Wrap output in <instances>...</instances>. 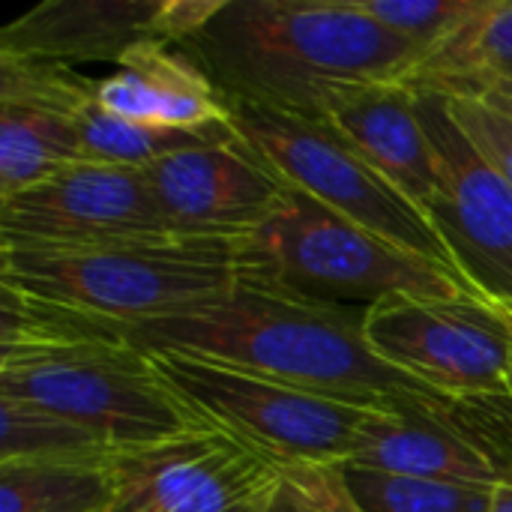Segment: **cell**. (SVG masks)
<instances>
[{"mask_svg":"<svg viewBox=\"0 0 512 512\" xmlns=\"http://www.w3.org/2000/svg\"><path fill=\"white\" fill-rule=\"evenodd\" d=\"M144 351H186L372 411H399L444 393L390 366L366 339L363 312L306 297L273 276L246 279L219 303L117 327Z\"/></svg>","mask_w":512,"mask_h":512,"instance_id":"6da1fadb","label":"cell"},{"mask_svg":"<svg viewBox=\"0 0 512 512\" xmlns=\"http://www.w3.org/2000/svg\"><path fill=\"white\" fill-rule=\"evenodd\" d=\"M0 288V396L42 405L114 450H141L210 426L114 324Z\"/></svg>","mask_w":512,"mask_h":512,"instance_id":"7a4b0ae2","label":"cell"},{"mask_svg":"<svg viewBox=\"0 0 512 512\" xmlns=\"http://www.w3.org/2000/svg\"><path fill=\"white\" fill-rule=\"evenodd\" d=\"M222 99H246L321 120L324 96L345 84L411 81L420 51L354 0H225L180 45Z\"/></svg>","mask_w":512,"mask_h":512,"instance_id":"3957f363","label":"cell"},{"mask_svg":"<svg viewBox=\"0 0 512 512\" xmlns=\"http://www.w3.org/2000/svg\"><path fill=\"white\" fill-rule=\"evenodd\" d=\"M270 276L252 237H144L105 246L0 243V285L132 327L174 318Z\"/></svg>","mask_w":512,"mask_h":512,"instance_id":"277c9868","label":"cell"},{"mask_svg":"<svg viewBox=\"0 0 512 512\" xmlns=\"http://www.w3.org/2000/svg\"><path fill=\"white\" fill-rule=\"evenodd\" d=\"M147 354L186 408L279 465H348L363 450L372 408L327 399L201 354L168 348Z\"/></svg>","mask_w":512,"mask_h":512,"instance_id":"5b68a950","label":"cell"},{"mask_svg":"<svg viewBox=\"0 0 512 512\" xmlns=\"http://www.w3.org/2000/svg\"><path fill=\"white\" fill-rule=\"evenodd\" d=\"M225 108L234 132L291 189L405 252L459 270L429 216L324 120L246 99H225Z\"/></svg>","mask_w":512,"mask_h":512,"instance_id":"8992f818","label":"cell"},{"mask_svg":"<svg viewBox=\"0 0 512 512\" xmlns=\"http://www.w3.org/2000/svg\"><path fill=\"white\" fill-rule=\"evenodd\" d=\"M252 243L276 282L327 303L369 309L390 294H480L459 270L405 252L297 189Z\"/></svg>","mask_w":512,"mask_h":512,"instance_id":"52a82bcc","label":"cell"},{"mask_svg":"<svg viewBox=\"0 0 512 512\" xmlns=\"http://www.w3.org/2000/svg\"><path fill=\"white\" fill-rule=\"evenodd\" d=\"M375 354L444 396L507 393L512 309L483 294H390L363 309Z\"/></svg>","mask_w":512,"mask_h":512,"instance_id":"ba28073f","label":"cell"},{"mask_svg":"<svg viewBox=\"0 0 512 512\" xmlns=\"http://www.w3.org/2000/svg\"><path fill=\"white\" fill-rule=\"evenodd\" d=\"M417 111L438 168L426 216L459 273L483 297L512 309V186L462 132L444 93L417 87Z\"/></svg>","mask_w":512,"mask_h":512,"instance_id":"9c48e42d","label":"cell"},{"mask_svg":"<svg viewBox=\"0 0 512 512\" xmlns=\"http://www.w3.org/2000/svg\"><path fill=\"white\" fill-rule=\"evenodd\" d=\"M279 462L216 426L120 450L111 459L105 512H267Z\"/></svg>","mask_w":512,"mask_h":512,"instance_id":"30bf717a","label":"cell"},{"mask_svg":"<svg viewBox=\"0 0 512 512\" xmlns=\"http://www.w3.org/2000/svg\"><path fill=\"white\" fill-rule=\"evenodd\" d=\"M354 465L501 489L512 486V399L438 396L375 411Z\"/></svg>","mask_w":512,"mask_h":512,"instance_id":"8fae6325","label":"cell"},{"mask_svg":"<svg viewBox=\"0 0 512 512\" xmlns=\"http://www.w3.org/2000/svg\"><path fill=\"white\" fill-rule=\"evenodd\" d=\"M171 234L144 168L132 165L84 159L0 201V243L15 246H105Z\"/></svg>","mask_w":512,"mask_h":512,"instance_id":"7c38bea8","label":"cell"},{"mask_svg":"<svg viewBox=\"0 0 512 512\" xmlns=\"http://www.w3.org/2000/svg\"><path fill=\"white\" fill-rule=\"evenodd\" d=\"M144 174L165 222L180 237H255L291 192L237 132L162 156Z\"/></svg>","mask_w":512,"mask_h":512,"instance_id":"4fadbf2b","label":"cell"},{"mask_svg":"<svg viewBox=\"0 0 512 512\" xmlns=\"http://www.w3.org/2000/svg\"><path fill=\"white\" fill-rule=\"evenodd\" d=\"M96 84L72 66L0 54V201L87 159L75 117Z\"/></svg>","mask_w":512,"mask_h":512,"instance_id":"5bb4252c","label":"cell"},{"mask_svg":"<svg viewBox=\"0 0 512 512\" xmlns=\"http://www.w3.org/2000/svg\"><path fill=\"white\" fill-rule=\"evenodd\" d=\"M321 120L426 213L438 168L411 81L336 87L324 96Z\"/></svg>","mask_w":512,"mask_h":512,"instance_id":"9a60e30c","label":"cell"},{"mask_svg":"<svg viewBox=\"0 0 512 512\" xmlns=\"http://www.w3.org/2000/svg\"><path fill=\"white\" fill-rule=\"evenodd\" d=\"M159 12L162 0H42L3 27L0 54L120 66L138 45L165 42Z\"/></svg>","mask_w":512,"mask_h":512,"instance_id":"2e32d148","label":"cell"},{"mask_svg":"<svg viewBox=\"0 0 512 512\" xmlns=\"http://www.w3.org/2000/svg\"><path fill=\"white\" fill-rule=\"evenodd\" d=\"M96 102L126 120L171 129H222L228 108L207 72L180 48L165 42L138 45L114 75L99 78Z\"/></svg>","mask_w":512,"mask_h":512,"instance_id":"e0dca14e","label":"cell"},{"mask_svg":"<svg viewBox=\"0 0 512 512\" xmlns=\"http://www.w3.org/2000/svg\"><path fill=\"white\" fill-rule=\"evenodd\" d=\"M498 78H512V0H489L474 21L417 66L411 84L462 96Z\"/></svg>","mask_w":512,"mask_h":512,"instance_id":"ac0fdd59","label":"cell"},{"mask_svg":"<svg viewBox=\"0 0 512 512\" xmlns=\"http://www.w3.org/2000/svg\"><path fill=\"white\" fill-rule=\"evenodd\" d=\"M111 459L0 465V512H105Z\"/></svg>","mask_w":512,"mask_h":512,"instance_id":"d6986e66","label":"cell"},{"mask_svg":"<svg viewBox=\"0 0 512 512\" xmlns=\"http://www.w3.org/2000/svg\"><path fill=\"white\" fill-rule=\"evenodd\" d=\"M75 126H78L87 159L132 165V168H147L162 156H171L177 150H186V147H195V144H204V141L234 132L231 123L222 129H171V126L126 120V117L105 111L96 102V96L78 111Z\"/></svg>","mask_w":512,"mask_h":512,"instance_id":"ffe728a7","label":"cell"},{"mask_svg":"<svg viewBox=\"0 0 512 512\" xmlns=\"http://www.w3.org/2000/svg\"><path fill=\"white\" fill-rule=\"evenodd\" d=\"M114 453L120 450L48 408L27 399L0 396V465L108 459Z\"/></svg>","mask_w":512,"mask_h":512,"instance_id":"44dd1931","label":"cell"},{"mask_svg":"<svg viewBox=\"0 0 512 512\" xmlns=\"http://www.w3.org/2000/svg\"><path fill=\"white\" fill-rule=\"evenodd\" d=\"M345 480L363 512H492L495 489L420 474L345 465Z\"/></svg>","mask_w":512,"mask_h":512,"instance_id":"7402d4cb","label":"cell"},{"mask_svg":"<svg viewBox=\"0 0 512 512\" xmlns=\"http://www.w3.org/2000/svg\"><path fill=\"white\" fill-rule=\"evenodd\" d=\"M369 18L411 42L426 60L447 45L489 0H354Z\"/></svg>","mask_w":512,"mask_h":512,"instance_id":"603a6c76","label":"cell"},{"mask_svg":"<svg viewBox=\"0 0 512 512\" xmlns=\"http://www.w3.org/2000/svg\"><path fill=\"white\" fill-rule=\"evenodd\" d=\"M267 512H363L354 501L345 465L297 462L279 468V486Z\"/></svg>","mask_w":512,"mask_h":512,"instance_id":"cb8c5ba5","label":"cell"},{"mask_svg":"<svg viewBox=\"0 0 512 512\" xmlns=\"http://www.w3.org/2000/svg\"><path fill=\"white\" fill-rule=\"evenodd\" d=\"M450 111L462 132L471 138V144L486 156V162L512 186V117L480 102V99H462L447 96Z\"/></svg>","mask_w":512,"mask_h":512,"instance_id":"d4e9b609","label":"cell"},{"mask_svg":"<svg viewBox=\"0 0 512 512\" xmlns=\"http://www.w3.org/2000/svg\"><path fill=\"white\" fill-rule=\"evenodd\" d=\"M462 99H480V102H486V105H492V108H498V111L512 117V78H498V81L480 84V87L462 93Z\"/></svg>","mask_w":512,"mask_h":512,"instance_id":"484cf974","label":"cell"},{"mask_svg":"<svg viewBox=\"0 0 512 512\" xmlns=\"http://www.w3.org/2000/svg\"><path fill=\"white\" fill-rule=\"evenodd\" d=\"M492 512H512V486H501L495 489V504Z\"/></svg>","mask_w":512,"mask_h":512,"instance_id":"4316f807","label":"cell"},{"mask_svg":"<svg viewBox=\"0 0 512 512\" xmlns=\"http://www.w3.org/2000/svg\"><path fill=\"white\" fill-rule=\"evenodd\" d=\"M507 393H510V399H512V366H510V384H507Z\"/></svg>","mask_w":512,"mask_h":512,"instance_id":"83f0119b","label":"cell"}]
</instances>
